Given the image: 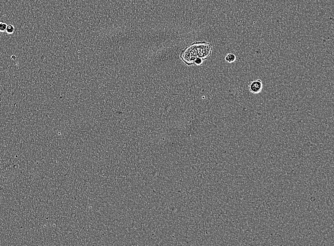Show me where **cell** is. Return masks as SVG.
I'll use <instances>...</instances> for the list:
<instances>
[{
	"label": "cell",
	"instance_id": "cell-1",
	"mask_svg": "<svg viewBox=\"0 0 334 246\" xmlns=\"http://www.w3.org/2000/svg\"><path fill=\"white\" fill-rule=\"evenodd\" d=\"M212 45L206 42H195L181 51L179 57L188 66L193 65L194 60L200 58L204 61L211 56Z\"/></svg>",
	"mask_w": 334,
	"mask_h": 246
},
{
	"label": "cell",
	"instance_id": "cell-2",
	"mask_svg": "<svg viewBox=\"0 0 334 246\" xmlns=\"http://www.w3.org/2000/svg\"><path fill=\"white\" fill-rule=\"evenodd\" d=\"M250 91L253 94H258L261 92L263 89V83L261 80L253 81L248 83Z\"/></svg>",
	"mask_w": 334,
	"mask_h": 246
},
{
	"label": "cell",
	"instance_id": "cell-3",
	"mask_svg": "<svg viewBox=\"0 0 334 246\" xmlns=\"http://www.w3.org/2000/svg\"><path fill=\"white\" fill-rule=\"evenodd\" d=\"M236 55L233 53L227 54L225 58V61L226 62H228V63H232V62H235L236 61Z\"/></svg>",
	"mask_w": 334,
	"mask_h": 246
},
{
	"label": "cell",
	"instance_id": "cell-4",
	"mask_svg": "<svg viewBox=\"0 0 334 246\" xmlns=\"http://www.w3.org/2000/svg\"><path fill=\"white\" fill-rule=\"evenodd\" d=\"M15 28L14 25H8L6 31H5V32H6L7 34L9 35L13 34L15 32Z\"/></svg>",
	"mask_w": 334,
	"mask_h": 246
},
{
	"label": "cell",
	"instance_id": "cell-5",
	"mask_svg": "<svg viewBox=\"0 0 334 246\" xmlns=\"http://www.w3.org/2000/svg\"><path fill=\"white\" fill-rule=\"evenodd\" d=\"M7 26V24L5 22L0 21V32L1 33L5 32Z\"/></svg>",
	"mask_w": 334,
	"mask_h": 246
},
{
	"label": "cell",
	"instance_id": "cell-6",
	"mask_svg": "<svg viewBox=\"0 0 334 246\" xmlns=\"http://www.w3.org/2000/svg\"><path fill=\"white\" fill-rule=\"evenodd\" d=\"M204 60L202 58H197L195 60H194V62H193V65H195V66H199V65H201L202 64H203Z\"/></svg>",
	"mask_w": 334,
	"mask_h": 246
},
{
	"label": "cell",
	"instance_id": "cell-7",
	"mask_svg": "<svg viewBox=\"0 0 334 246\" xmlns=\"http://www.w3.org/2000/svg\"><path fill=\"white\" fill-rule=\"evenodd\" d=\"M316 199H317V198H316V196H313V195L311 196L310 198H309L310 202H312V203H314V202H315V201H316Z\"/></svg>",
	"mask_w": 334,
	"mask_h": 246
},
{
	"label": "cell",
	"instance_id": "cell-8",
	"mask_svg": "<svg viewBox=\"0 0 334 246\" xmlns=\"http://www.w3.org/2000/svg\"><path fill=\"white\" fill-rule=\"evenodd\" d=\"M11 58H12V59H14H14H16V57H15V56H14V55H12V56H11Z\"/></svg>",
	"mask_w": 334,
	"mask_h": 246
}]
</instances>
